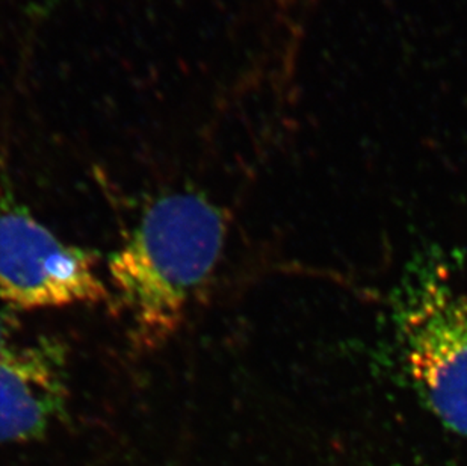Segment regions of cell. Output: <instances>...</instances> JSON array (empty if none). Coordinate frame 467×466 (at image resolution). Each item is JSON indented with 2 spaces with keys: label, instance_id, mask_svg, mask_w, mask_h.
Returning <instances> with one entry per match:
<instances>
[{
  "label": "cell",
  "instance_id": "1",
  "mask_svg": "<svg viewBox=\"0 0 467 466\" xmlns=\"http://www.w3.org/2000/svg\"><path fill=\"white\" fill-rule=\"evenodd\" d=\"M223 212L202 194H167L151 203L109 259V278L142 347L176 334L224 249Z\"/></svg>",
  "mask_w": 467,
  "mask_h": 466
},
{
  "label": "cell",
  "instance_id": "2",
  "mask_svg": "<svg viewBox=\"0 0 467 466\" xmlns=\"http://www.w3.org/2000/svg\"><path fill=\"white\" fill-rule=\"evenodd\" d=\"M393 350L411 389L467 438V273L443 255L410 264L389 304Z\"/></svg>",
  "mask_w": 467,
  "mask_h": 466
},
{
  "label": "cell",
  "instance_id": "3",
  "mask_svg": "<svg viewBox=\"0 0 467 466\" xmlns=\"http://www.w3.org/2000/svg\"><path fill=\"white\" fill-rule=\"evenodd\" d=\"M106 297L91 251L59 239L22 205L0 203V300L31 311L99 303Z\"/></svg>",
  "mask_w": 467,
  "mask_h": 466
},
{
  "label": "cell",
  "instance_id": "4",
  "mask_svg": "<svg viewBox=\"0 0 467 466\" xmlns=\"http://www.w3.org/2000/svg\"><path fill=\"white\" fill-rule=\"evenodd\" d=\"M68 403L66 352L52 339L8 345L0 355V444L47 433Z\"/></svg>",
  "mask_w": 467,
  "mask_h": 466
},
{
  "label": "cell",
  "instance_id": "5",
  "mask_svg": "<svg viewBox=\"0 0 467 466\" xmlns=\"http://www.w3.org/2000/svg\"><path fill=\"white\" fill-rule=\"evenodd\" d=\"M8 324L4 318L0 317V355L5 352V348L8 347Z\"/></svg>",
  "mask_w": 467,
  "mask_h": 466
}]
</instances>
